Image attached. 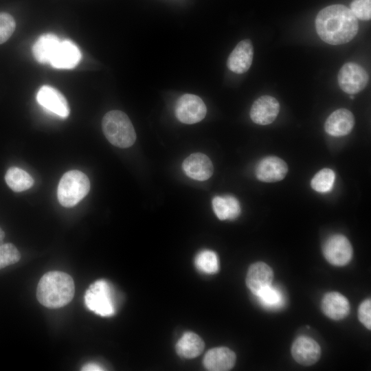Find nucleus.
I'll return each instance as SVG.
<instances>
[{
  "label": "nucleus",
  "instance_id": "0eeeda50",
  "mask_svg": "<svg viewBox=\"0 0 371 371\" xmlns=\"http://www.w3.org/2000/svg\"><path fill=\"white\" fill-rule=\"evenodd\" d=\"M337 78L340 88L349 94L361 91L369 81L368 72L355 63H345L339 69Z\"/></svg>",
  "mask_w": 371,
  "mask_h": 371
},
{
  "label": "nucleus",
  "instance_id": "ddd939ff",
  "mask_svg": "<svg viewBox=\"0 0 371 371\" xmlns=\"http://www.w3.org/2000/svg\"><path fill=\"white\" fill-rule=\"evenodd\" d=\"M186 175L197 181H205L213 174L214 167L210 158L205 154L195 153L186 158L182 164Z\"/></svg>",
  "mask_w": 371,
  "mask_h": 371
},
{
  "label": "nucleus",
  "instance_id": "2f4dec72",
  "mask_svg": "<svg viewBox=\"0 0 371 371\" xmlns=\"http://www.w3.org/2000/svg\"><path fill=\"white\" fill-rule=\"evenodd\" d=\"M5 236V233L0 228V241L2 240L3 239Z\"/></svg>",
  "mask_w": 371,
  "mask_h": 371
},
{
  "label": "nucleus",
  "instance_id": "c756f323",
  "mask_svg": "<svg viewBox=\"0 0 371 371\" xmlns=\"http://www.w3.org/2000/svg\"><path fill=\"white\" fill-rule=\"evenodd\" d=\"M358 316L360 322L368 329H371V301H363L359 306Z\"/></svg>",
  "mask_w": 371,
  "mask_h": 371
},
{
  "label": "nucleus",
  "instance_id": "7ed1b4c3",
  "mask_svg": "<svg viewBox=\"0 0 371 371\" xmlns=\"http://www.w3.org/2000/svg\"><path fill=\"white\" fill-rule=\"evenodd\" d=\"M102 128L106 138L115 146L128 148L136 140V133L129 117L121 111L106 113L102 118Z\"/></svg>",
  "mask_w": 371,
  "mask_h": 371
},
{
  "label": "nucleus",
  "instance_id": "1a4fd4ad",
  "mask_svg": "<svg viewBox=\"0 0 371 371\" xmlns=\"http://www.w3.org/2000/svg\"><path fill=\"white\" fill-rule=\"evenodd\" d=\"M39 104L49 111L61 117H67L69 115V107L65 96L55 88L44 85L36 94Z\"/></svg>",
  "mask_w": 371,
  "mask_h": 371
},
{
  "label": "nucleus",
  "instance_id": "f8f14e48",
  "mask_svg": "<svg viewBox=\"0 0 371 371\" xmlns=\"http://www.w3.org/2000/svg\"><path fill=\"white\" fill-rule=\"evenodd\" d=\"M254 56V47L249 39L240 41L229 54L227 66L237 74H242L250 68Z\"/></svg>",
  "mask_w": 371,
  "mask_h": 371
},
{
  "label": "nucleus",
  "instance_id": "5701e85b",
  "mask_svg": "<svg viewBox=\"0 0 371 371\" xmlns=\"http://www.w3.org/2000/svg\"><path fill=\"white\" fill-rule=\"evenodd\" d=\"M255 296L260 304L269 310L280 309L285 304V297L281 289L272 284L261 289Z\"/></svg>",
  "mask_w": 371,
  "mask_h": 371
},
{
  "label": "nucleus",
  "instance_id": "c85d7f7f",
  "mask_svg": "<svg viewBox=\"0 0 371 371\" xmlns=\"http://www.w3.org/2000/svg\"><path fill=\"white\" fill-rule=\"evenodd\" d=\"M350 10L357 19L368 21L371 18V0H353Z\"/></svg>",
  "mask_w": 371,
  "mask_h": 371
},
{
  "label": "nucleus",
  "instance_id": "4be33fe9",
  "mask_svg": "<svg viewBox=\"0 0 371 371\" xmlns=\"http://www.w3.org/2000/svg\"><path fill=\"white\" fill-rule=\"evenodd\" d=\"M204 346L203 339L198 335L187 332L177 341L176 351L182 357L194 358L202 352Z\"/></svg>",
  "mask_w": 371,
  "mask_h": 371
},
{
  "label": "nucleus",
  "instance_id": "20e7f679",
  "mask_svg": "<svg viewBox=\"0 0 371 371\" xmlns=\"http://www.w3.org/2000/svg\"><path fill=\"white\" fill-rule=\"evenodd\" d=\"M89 190V179L85 173L77 170H69L62 176L58 183V200L63 206L71 207L78 203Z\"/></svg>",
  "mask_w": 371,
  "mask_h": 371
},
{
  "label": "nucleus",
  "instance_id": "b1692460",
  "mask_svg": "<svg viewBox=\"0 0 371 371\" xmlns=\"http://www.w3.org/2000/svg\"><path fill=\"white\" fill-rule=\"evenodd\" d=\"M7 185L14 192H22L30 188L34 179L25 170L17 167L10 168L5 175Z\"/></svg>",
  "mask_w": 371,
  "mask_h": 371
},
{
  "label": "nucleus",
  "instance_id": "f257e3e1",
  "mask_svg": "<svg viewBox=\"0 0 371 371\" xmlns=\"http://www.w3.org/2000/svg\"><path fill=\"white\" fill-rule=\"evenodd\" d=\"M315 28L323 41L337 45L353 39L358 32L359 25L350 8L335 4L319 12L315 19Z\"/></svg>",
  "mask_w": 371,
  "mask_h": 371
},
{
  "label": "nucleus",
  "instance_id": "4468645a",
  "mask_svg": "<svg viewBox=\"0 0 371 371\" xmlns=\"http://www.w3.org/2000/svg\"><path fill=\"white\" fill-rule=\"evenodd\" d=\"M288 172V167L282 159L269 156L263 158L256 168L257 178L264 182H276L283 179Z\"/></svg>",
  "mask_w": 371,
  "mask_h": 371
},
{
  "label": "nucleus",
  "instance_id": "39448f33",
  "mask_svg": "<svg viewBox=\"0 0 371 371\" xmlns=\"http://www.w3.org/2000/svg\"><path fill=\"white\" fill-rule=\"evenodd\" d=\"M87 307L102 317L114 314L115 307L111 285L104 280H99L91 284L85 295Z\"/></svg>",
  "mask_w": 371,
  "mask_h": 371
},
{
  "label": "nucleus",
  "instance_id": "cd10ccee",
  "mask_svg": "<svg viewBox=\"0 0 371 371\" xmlns=\"http://www.w3.org/2000/svg\"><path fill=\"white\" fill-rule=\"evenodd\" d=\"M15 27L16 22L11 14L0 12V45L10 38Z\"/></svg>",
  "mask_w": 371,
  "mask_h": 371
},
{
  "label": "nucleus",
  "instance_id": "dca6fc26",
  "mask_svg": "<svg viewBox=\"0 0 371 371\" xmlns=\"http://www.w3.org/2000/svg\"><path fill=\"white\" fill-rule=\"evenodd\" d=\"M355 125V117L346 109H339L326 119L324 129L330 135L341 137L349 134Z\"/></svg>",
  "mask_w": 371,
  "mask_h": 371
},
{
  "label": "nucleus",
  "instance_id": "f3484780",
  "mask_svg": "<svg viewBox=\"0 0 371 371\" xmlns=\"http://www.w3.org/2000/svg\"><path fill=\"white\" fill-rule=\"evenodd\" d=\"M235 353L226 347L214 348L207 351L203 358L205 368L211 371H226L235 364Z\"/></svg>",
  "mask_w": 371,
  "mask_h": 371
},
{
  "label": "nucleus",
  "instance_id": "6ab92c4d",
  "mask_svg": "<svg viewBox=\"0 0 371 371\" xmlns=\"http://www.w3.org/2000/svg\"><path fill=\"white\" fill-rule=\"evenodd\" d=\"M322 308L327 317L338 320L348 315L350 304L347 298L341 293L329 292L322 299Z\"/></svg>",
  "mask_w": 371,
  "mask_h": 371
},
{
  "label": "nucleus",
  "instance_id": "9d476101",
  "mask_svg": "<svg viewBox=\"0 0 371 371\" xmlns=\"http://www.w3.org/2000/svg\"><path fill=\"white\" fill-rule=\"evenodd\" d=\"M280 111L278 101L271 95H262L256 99L250 110L251 120L260 125L272 123Z\"/></svg>",
  "mask_w": 371,
  "mask_h": 371
},
{
  "label": "nucleus",
  "instance_id": "9b49d317",
  "mask_svg": "<svg viewBox=\"0 0 371 371\" xmlns=\"http://www.w3.org/2000/svg\"><path fill=\"white\" fill-rule=\"evenodd\" d=\"M81 59V52L78 47L71 41L65 39L60 41L49 63L57 69H72Z\"/></svg>",
  "mask_w": 371,
  "mask_h": 371
},
{
  "label": "nucleus",
  "instance_id": "6e6552de",
  "mask_svg": "<svg viewBox=\"0 0 371 371\" xmlns=\"http://www.w3.org/2000/svg\"><path fill=\"white\" fill-rule=\"evenodd\" d=\"M323 254L327 261L335 266L348 264L352 256V248L346 237L335 234L325 241Z\"/></svg>",
  "mask_w": 371,
  "mask_h": 371
},
{
  "label": "nucleus",
  "instance_id": "412c9836",
  "mask_svg": "<svg viewBox=\"0 0 371 371\" xmlns=\"http://www.w3.org/2000/svg\"><path fill=\"white\" fill-rule=\"evenodd\" d=\"M59 42L58 37L52 33H46L40 36L32 47L34 59L40 63H49Z\"/></svg>",
  "mask_w": 371,
  "mask_h": 371
},
{
  "label": "nucleus",
  "instance_id": "f03ea898",
  "mask_svg": "<svg viewBox=\"0 0 371 371\" xmlns=\"http://www.w3.org/2000/svg\"><path fill=\"white\" fill-rule=\"evenodd\" d=\"M75 286L73 278L62 271H49L40 279L36 288L38 301L44 306L58 308L73 299Z\"/></svg>",
  "mask_w": 371,
  "mask_h": 371
},
{
  "label": "nucleus",
  "instance_id": "2eb2a0df",
  "mask_svg": "<svg viewBox=\"0 0 371 371\" xmlns=\"http://www.w3.org/2000/svg\"><path fill=\"white\" fill-rule=\"evenodd\" d=\"M320 347L312 338L306 336L298 337L293 343L291 354L294 359L304 366H310L318 361Z\"/></svg>",
  "mask_w": 371,
  "mask_h": 371
},
{
  "label": "nucleus",
  "instance_id": "473e14b6",
  "mask_svg": "<svg viewBox=\"0 0 371 371\" xmlns=\"http://www.w3.org/2000/svg\"><path fill=\"white\" fill-rule=\"evenodd\" d=\"M350 99H354V97H353L352 95H351V96L350 97Z\"/></svg>",
  "mask_w": 371,
  "mask_h": 371
},
{
  "label": "nucleus",
  "instance_id": "7c9ffc66",
  "mask_svg": "<svg viewBox=\"0 0 371 371\" xmlns=\"http://www.w3.org/2000/svg\"><path fill=\"white\" fill-rule=\"evenodd\" d=\"M82 370L85 371H99L103 370V369L98 364L94 363H89L82 367Z\"/></svg>",
  "mask_w": 371,
  "mask_h": 371
},
{
  "label": "nucleus",
  "instance_id": "393cba45",
  "mask_svg": "<svg viewBox=\"0 0 371 371\" xmlns=\"http://www.w3.org/2000/svg\"><path fill=\"white\" fill-rule=\"evenodd\" d=\"M195 265L200 271L206 274H213L218 271L219 261L215 252L203 250L196 256Z\"/></svg>",
  "mask_w": 371,
  "mask_h": 371
},
{
  "label": "nucleus",
  "instance_id": "a878e982",
  "mask_svg": "<svg viewBox=\"0 0 371 371\" xmlns=\"http://www.w3.org/2000/svg\"><path fill=\"white\" fill-rule=\"evenodd\" d=\"M335 181V174L330 168H323L312 179L311 186L316 192L326 193L330 191Z\"/></svg>",
  "mask_w": 371,
  "mask_h": 371
},
{
  "label": "nucleus",
  "instance_id": "a211bd4d",
  "mask_svg": "<svg viewBox=\"0 0 371 371\" xmlns=\"http://www.w3.org/2000/svg\"><path fill=\"white\" fill-rule=\"evenodd\" d=\"M273 272L265 262H258L251 265L247 273L246 284L255 295L263 288L271 284Z\"/></svg>",
  "mask_w": 371,
  "mask_h": 371
},
{
  "label": "nucleus",
  "instance_id": "423d86ee",
  "mask_svg": "<svg viewBox=\"0 0 371 371\" xmlns=\"http://www.w3.org/2000/svg\"><path fill=\"white\" fill-rule=\"evenodd\" d=\"M207 108L198 95L186 93L177 100L175 113L179 121L192 124L201 121L205 116Z\"/></svg>",
  "mask_w": 371,
  "mask_h": 371
},
{
  "label": "nucleus",
  "instance_id": "aec40b11",
  "mask_svg": "<svg viewBox=\"0 0 371 371\" xmlns=\"http://www.w3.org/2000/svg\"><path fill=\"white\" fill-rule=\"evenodd\" d=\"M212 207L216 216L221 221L233 220L240 214L239 201L233 196H216L212 199Z\"/></svg>",
  "mask_w": 371,
  "mask_h": 371
},
{
  "label": "nucleus",
  "instance_id": "bb28decb",
  "mask_svg": "<svg viewBox=\"0 0 371 371\" xmlns=\"http://www.w3.org/2000/svg\"><path fill=\"white\" fill-rule=\"evenodd\" d=\"M21 258V254L12 243L0 245V269L15 264Z\"/></svg>",
  "mask_w": 371,
  "mask_h": 371
}]
</instances>
